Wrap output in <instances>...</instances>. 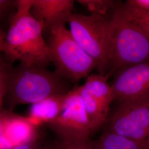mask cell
Segmentation results:
<instances>
[{"instance_id": "obj_11", "label": "cell", "mask_w": 149, "mask_h": 149, "mask_svg": "<svg viewBox=\"0 0 149 149\" xmlns=\"http://www.w3.org/2000/svg\"><path fill=\"white\" fill-rule=\"evenodd\" d=\"M70 91L66 93L49 96L32 104L29 109L28 118L36 125L39 123L48 124L52 122L63 111L69 96Z\"/></svg>"}, {"instance_id": "obj_6", "label": "cell", "mask_w": 149, "mask_h": 149, "mask_svg": "<svg viewBox=\"0 0 149 149\" xmlns=\"http://www.w3.org/2000/svg\"><path fill=\"white\" fill-rule=\"evenodd\" d=\"M117 102L109 113L103 131L146 144L149 127V97Z\"/></svg>"}, {"instance_id": "obj_12", "label": "cell", "mask_w": 149, "mask_h": 149, "mask_svg": "<svg viewBox=\"0 0 149 149\" xmlns=\"http://www.w3.org/2000/svg\"><path fill=\"white\" fill-rule=\"evenodd\" d=\"M77 87L93 134L103 127L109 113V107L92 96L83 86Z\"/></svg>"}, {"instance_id": "obj_4", "label": "cell", "mask_w": 149, "mask_h": 149, "mask_svg": "<svg viewBox=\"0 0 149 149\" xmlns=\"http://www.w3.org/2000/svg\"><path fill=\"white\" fill-rule=\"evenodd\" d=\"M112 25L110 76L129 67L149 61V37L117 8L111 15Z\"/></svg>"}, {"instance_id": "obj_5", "label": "cell", "mask_w": 149, "mask_h": 149, "mask_svg": "<svg viewBox=\"0 0 149 149\" xmlns=\"http://www.w3.org/2000/svg\"><path fill=\"white\" fill-rule=\"evenodd\" d=\"M47 41L55 72L64 80L76 83L97 69L95 61L81 48L65 25L53 27Z\"/></svg>"}, {"instance_id": "obj_14", "label": "cell", "mask_w": 149, "mask_h": 149, "mask_svg": "<svg viewBox=\"0 0 149 149\" xmlns=\"http://www.w3.org/2000/svg\"><path fill=\"white\" fill-rule=\"evenodd\" d=\"M99 149H146L145 143L103 131L97 140Z\"/></svg>"}, {"instance_id": "obj_7", "label": "cell", "mask_w": 149, "mask_h": 149, "mask_svg": "<svg viewBox=\"0 0 149 149\" xmlns=\"http://www.w3.org/2000/svg\"><path fill=\"white\" fill-rule=\"evenodd\" d=\"M48 125L62 142H77L90 139L92 135L90 123L77 86L70 91L63 111Z\"/></svg>"}, {"instance_id": "obj_18", "label": "cell", "mask_w": 149, "mask_h": 149, "mask_svg": "<svg viewBox=\"0 0 149 149\" xmlns=\"http://www.w3.org/2000/svg\"><path fill=\"white\" fill-rule=\"evenodd\" d=\"M57 149H99L97 140L91 139L77 142L65 143L60 141Z\"/></svg>"}, {"instance_id": "obj_19", "label": "cell", "mask_w": 149, "mask_h": 149, "mask_svg": "<svg viewBox=\"0 0 149 149\" xmlns=\"http://www.w3.org/2000/svg\"><path fill=\"white\" fill-rule=\"evenodd\" d=\"M17 1L18 0L0 1V16L1 19L7 16H9L11 13L13 15L15 12H12V11L17 10Z\"/></svg>"}, {"instance_id": "obj_9", "label": "cell", "mask_w": 149, "mask_h": 149, "mask_svg": "<svg viewBox=\"0 0 149 149\" xmlns=\"http://www.w3.org/2000/svg\"><path fill=\"white\" fill-rule=\"evenodd\" d=\"M74 7L72 0H32L30 12L42 24L44 32L49 33L53 27L68 23Z\"/></svg>"}, {"instance_id": "obj_15", "label": "cell", "mask_w": 149, "mask_h": 149, "mask_svg": "<svg viewBox=\"0 0 149 149\" xmlns=\"http://www.w3.org/2000/svg\"><path fill=\"white\" fill-rule=\"evenodd\" d=\"M117 8L126 19L141 28L149 37V12L136 9L122 2H119Z\"/></svg>"}, {"instance_id": "obj_8", "label": "cell", "mask_w": 149, "mask_h": 149, "mask_svg": "<svg viewBox=\"0 0 149 149\" xmlns=\"http://www.w3.org/2000/svg\"><path fill=\"white\" fill-rule=\"evenodd\" d=\"M112 86L117 102L149 97V61L118 72Z\"/></svg>"}, {"instance_id": "obj_10", "label": "cell", "mask_w": 149, "mask_h": 149, "mask_svg": "<svg viewBox=\"0 0 149 149\" xmlns=\"http://www.w3.org/2000/svg\"><path fill=\"white\" fill-rule=\"evenodd\" d=\"M1 135L10 141L13 148L38 139L36 125L29 118L15 114L12 111L1 109Z\"/></svg>"}, {"instance_id": "obj_13", "label": "cell", "mask_w": 149, "mask_h": 149, "mask_svg": "<svg viewBox=\"0 0 149 149\" xmlns=\"http://www.w3.org/2000/svg\"><path fill=\"white\" fill-rule=\"evenodd\" d=\"M107 75L91 74L86 77L83 86L88 93L97 100L108 106L115 101L112 84H109Z\"/></svg>"}, {"instance_id": "obj_23", "label": "cell", "mask_w": 149, "mask_h": 149, "mask_svg": "<svg viewBox=\"0 0 149 149\" xmlns=\"http://www.w3.org/2000/svg\"><path fill=\"white\" fill-rule=\"evenodd\" d=\"M43 149H57V148H54L52 146H43Z\"/></svg>"}, {"instance_id": "obj_17", "label": "cell", "mask_w": 149, "mask_h": 149, "mask_svg": "<svg viewBox=\"0 0 149 149\" xmlns=\"http://www.w3.org/2000/svg\"><path fill=\"white\" fill-rule=\"evenodd\" d=\"M12 68V64L7 61L3 56H1L0 60V106L1 108L5 103L6 96L7 94Z\"/></svg>"}, {"instance_id": "obj_20", "label": "cell", "mask_w": 149, "mask_h": 149, "mask_svg": "<svg viewBox=\"0 0 149 149\" xmlns=\"http://www.w3.org/2000/svg\"><path fill=\"white\" fill-rule=\"evenodd\" d=\"M125 3L136 9L149 12V0H127Z\"/></svg>"}, {"instance_id": "obj_1", "label": "cell", "mask_w": 149, "mask_h": 149, "mask_svg": "<svg viewBox=\"0 0 149 149\" xmlns=\"http://www.w3.org/2000/svg\"><path fill=\"white\" fill-rule=\"evenodd\" d=\"M32 0H18L7 32H1L0 49L6 60L13 64L42 67L51 63L47 43L43 37L44 28L31 13Z\"/></svg>"}, {"instance_id": "obj_16", "label": "cell", "mask_w": 149, "mask_h": 149, "mask_svg": "<svg viewBox=\"0 0 149 149\" xmlns=\"http://www.w3.org/2000/svg\"><path fill=\"white\" fill-rule=\"evenodd\" d=\"M120 1L112 0H78L77 2L86 7L92 14L108 15L117 7Z\"/></svg>"}, {"instance_id": "obj_21", "label": "cell", "mask_w": 149, "mask_h": 149, "mask_svg": "<svg viewBox=\"0 0 149 149\" xmlns=\"http://www.w3.org/2000/svg\"><path fill=\"white\" fill-rule=\"evenodd\" d=\"M43 146L40 144L39 139L15 146L12 149H43Z\"/></svg>"}, {"instance_id": "obj_3", "label": "cell", "mask_w": 149, "mask_h": 149, "mask_svg": "<svg viewBox=\"0 0 149 149\" xmlns=\"http://www.w3.org/2000/svg\"><path fill=\"white\" fill-rule=\"evenodd\" d=\"M111 14L72 13L68 23L73 37L97 64L99 74L107 75L110 71L112 25Z\"/></svg>"}, {"instance_id": "obj_2", "label": "cell", "mask_w": 149, "mask_h": 149, "mask_svg": "<svg viewBox=\"0 0 149 149\" xmlns=\"http://www.w3.org/2000/svg\"><path fill=\"white\" fill-rule=\"evenodd\" d=\"M68 82L47 68L19 64L11 70L5 103L12 111L19 104H33L49 96L69 92Z\"/></svg>"}, {"instance_id": "obj_22", "label": "cell", "mask_w": 149, "mask_h": 149, "mask_svg": "<svg viewBox=\"0 0 149 149\" xmlns=\"http://www.w3.org/2000/svg\"><path fill=\"white\" fill-rule=\"evenodd\" d=\"M146 149H149V130H148V137H147L146 141Z\"/></svg>"}]
</instances>
